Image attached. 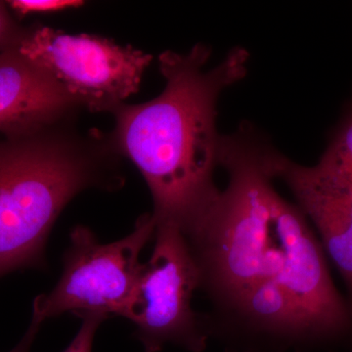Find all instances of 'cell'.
<instances>
[{"mask_svg": "<svg viewBox=\"0 0 352 352\" xmlns=\"http://www.w3.org/2000/svg\"><path fill=\"white\" fill-rule=\"evenodd\" d=\"M82 319V326L76 333L75 339L67 346L63 352H92L95 335L99 326L108 318L101 314L87 312L76 315Z\"/></svg>", "mask_w": 352, "mask_h": 352, "instance_id": "cell-11", "label": "cell"}, {"mask_svg": "<svg viewBox=\"0 0 352 352\" xmlns=\"http://www.w3.org/2000/svg\"><path fill=\"white\" fill-rule=\"evenodd\" d=\"M155 231L152 214L139 217L129 235L110 244L99 243L88 227L76 226L61 277L52 291L36 296L32 316L43 323L67 312L126 316L142 265L139 256Z\"/></svg>", "mask_w": 352, "mask_h": 352, "instance_id": "cell-5", "label": "cell"}, {"mask_svg": "<svg viewBox=\"0 0 352 352\" xmlns=\"http://www.w3.org/2000/svg\"><path fill=\"white\" fill-rule=\"evenodd\" d=\"M41 324H43V322L32 317L31 324H30L27 332L25 333L24 337L20 340L19 344L9 352H31L32 344L36 340Z\"/></svg>", "mask_w": 352, "mask_h": 352, "instance_id": "cell-13", "label": "cell"}, {"mask_svg": "<svg viewBox=\"0 0 352 352\" xmlns=\"http://www.w3.org/2000/svg\"><path fill=\"white\" fill-rule=\"evenodd\" d=\"M25 27L16 20L6 1H0V53L15 47Z\"/></svg>", "mask_w": 352, "mask_h": 352, "instance_id": "cell-12", "label": "cell"}, {"mask_svg": "<svg viewBox=\"0 0 352 352\" xmlns=\"http://www.w3.org/2000/svg\"><path fill=\"white\" fill-rule=\"evenodd\" d=\"M210 56V48L203 44L184 54L162 53L163 92L146 103L120 104L111 112L116 122L109 142L144 177L156 222L179 227L219 189L214 182L222 143L217 101L247 74L249 53L235 48L207 69Z\"/></svg>", "mask_w": 352, "mask_h": 352, "instance_id": "cell-2", "label": "cell"}, {"mask_svg": "<svg viewBox=\"0 0 352 352\" xmlns=\"http://www.w3.org/2000/svg\"><path fill=\"white\" fill-rule=\"evenodd\" d=\"M318 164L352 183V106L333 133Z\"/></svg>", "mask_w": 352, "mask_h": 352, "instance_id": "cell-9", "label": "cell"}, {"mask_svg": "<svg viewBox=\"0 0 352 352\" xmlns=\"http://www.w3.org/2000/svg\"><path fill=\"white\" fill-rule=\"evenodd\" d=\"M45 71L82 110L111 113L136 94L152 56L90 34L27 25L15 46Z\"/></svg>", "mask_w": 352, "mask_h": 352, "instance_id": "cell-4", "label": "cell"}, {"mask_svg": "<svg viewBox=\"0 0 352 352\" xmlns=\"http://www.w3.org/2000/svg\"><path fill=\"white\" fill-rule=\"evenodd\" d=\"M274 171L275 178L289 187L296 205L314 227L352 305V183L319 164L302 166L280 153Z\"/></svg>", "mask_w": 352, "mask_h": 352, "instance_id": "cell-7", "label": "cell"}, {"mask_svg": "<svg viewBox=\"0 0 352 352\" xmlns=\"http://www.w3.org/2000/svg\"><path fill=\"white\" fill-rule=\"evenodd\" d=\"M67 118L0 138V278L45 266V248L64 208L90 188L124 184L108 136Z\"/></svg>", "mask_w": 352, "mask_h": 352, "instance_id": "cell-3", "label": "cell"}, {"mask_svg": "<svg viewBox=\"0 0 352 352\" xmlns=\"http://www.w3.org/2000/svg\"><path fill=\"white\" fill-rule=\"evenodd\" d=\"M277 151L249 129L226 136L228 184L180 227L200 272L208 316L256 336L307 321L323 351L352 349V305L302 210L278 193Z\"/></svg>", "mask_w": 352, "mask_h": 352, "instance_id": "cell-1", "label": "cell"}, {"mask_svg": "<svg viewBox=\"0 0 352 352\" xmlns=\"http://www.w3.org/2000/svg\"><path fill=\"white\" fill-rule=\"evenodd\" d=\"M82 110L45 71L16 47L0 53V134L28 133Z\"/></svg>", "mask_w": 352, "mask_h": 352, "instance_id": "cell-8", "label": "cell"}, {"mask_svg": "<svg viewBox=\"0 0 352 352\" xmlns=\"http://www.w3.org/2000/svg\"><path fill=\"white\" fill-rule=\"evenodd\" d=\"M151 258L141 265L138 284L124 318L135 325L145 352L168 344L204 352L210 340L192 298L200 289V272L179 227L156 222Z\"/></svg>", "mask_w": 352, "mask_h": 352, "instance_id": "cell-6", "label": "cell"}, {"mask_svg": "<svg viewBox=\"0 0 352 352\" xmlns=\"http://www.w3.org/2000/svg\"><path fill=\"white\" fill-rule=\"evenodd\" d=\"M14 16L25 17L32 14L52 13L82 6L76 0H9L6 1Z\"/></svg>", "mask_w": 352, "mask_h": 352, "instance_id": "cell-10", "label": "cell"}]
</instances>
